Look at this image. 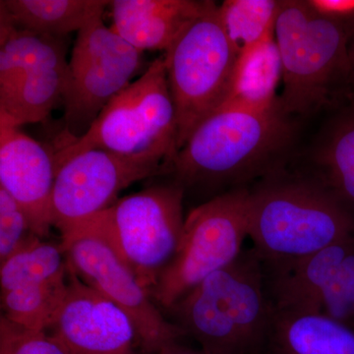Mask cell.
<instances>
[{"instance_id": "1", "label": "cell", "mask_w": 354, "mask_h": 354, "mask_svg": "<svg viewBox=\"0 0 354 354\" xmlns=\"http://www.w3.org/2000/svg\"><path fill=\"white\" fill-rule=\"evenodd\" d=\"M348 205L321 179L266 176L249 190L248 235L265 267L288 264L354 235Z\"/></svg>"}, {"instance_id": "2", "label": "cell", "mask_w": 354, "mask_h": 354, "mask_svg": "<svg viewBox=\"0 0 354 354\" xmlns=\"http://www.w3.org/2000/svg\"><path fill=\"white\" fill-rule=\"evenodd\" d=\"M171 310L208 354H265L276 312L253 248L203 279Z\"/></svg>"}, {"instance_id": "3", "label": "cell", "mask_w": 354, "mask_h": 354, "mask_svg": "<svg viewBox=\"0 0 354 354\" xmlns=\"http://www.w3.org/2000/svg\"><path fill=\"white\" fill-rule=\"evenodd\" d=\"M353 30L313 12L304 0H281L274 38L283 67L279 106L307 115L349 102Z\"/></svg>"}, {"instance_id": "4", "label": "cell", "mask_w": 354, "mask_h": 354, "mask_svg": "<svg viewBox=\"0 0 354 354\" xmlns=\"http://www.w3.org/2000/svg\"><path fill=\"white\" fill-rule=\"evenodd\" d=\"M288 116L269 111L223 106L203 120L177 153L172 167L176 183H241L268 165L290 138Z\"/></svg>"}, {"instance_id": "5", "label": "cell", "mask_w": 354, "mask_h": 354, "mask_svg": "<svg viewBox=\"0 0 354 354\" xmlns=\"http://www.w3.org/2000/svg\"><path fill=\"white\" fill-rule=\"evenodd\" d=\"M183 196V186L176 183L120 198L62 235L60 245L80 236L102 239L151 293L180 243L185 223Z\"/></svg>"}, {"instance_id": "6", "label": "cell", "mask_w": 354, "mask_h": 354, "mask_svg": "<svg viewBox=\"0 0 354 354\" xmlns=\"http://www.w3.org/2000/svg\"><path fill=\"white\" fill-rule=\"evenodd\" d=\"M177 140L176 109L162 55L106 104L83 136L53 153V160L57 169L78 153L104 150L123 156H158L174 167Z\"/></svg>"}, {"instance_id": "7", "label": "cell", "mask_w": 354, "mask_h": 354, "mask_svg": "<svg viewBox=\"0 0 354 354\" xmlns=\"http://www.w3.org/2000/svg\"><path fill=\"white\" fill-rule=\"evenodd\" d=\"M164 55L179 151L198 125L223 106L239 57L221 23L218 4L212 1Z\"/></svg>"}, {"instance_id": "8", "label": "cell", "mask_w": 354, "mask_h": 354, "mask_svg": "<svg viewBox=\"0 0 354 354\" xmlns=\"http://www.w3.org/2000/svg\"><path fill=\"white\" fill-rule=\"evenodd\" d=\"M248 199V188L236 187L188 214L178 248L151 291L156 304L171 309L203 279L241 255L249 236Z\"/></svg>"}, {"instance_id": "9", "label": "cell", "mask_w": 354, "mask_h": 354, "mask_svg": "<svg viewBox=\"0 0 354 354\" xmlns=\"http://www.w3.org/2000/svg\"><path fill=\"white\" fill-rule=\"evenodd\" d=\"M142 51L108 27L102 16L77 32L67 64L62 104L64 144L80 138L142 64Z\"/></svg>"}, {"instance_id": "10", "label": "cell", "mask_w": 354, "mask_h": 354, "mask_svg": "<svg viewBox=\"0 0 354 354\" xmlns=\"http://www.w3.org/2000/svg\"><path fill=\"white\" fill-rule=\"evenodd\" d=\"M158 156H123L104 150L78 153L55 169L51 221L64 235L78 223L113 206L137 181L171 172Z\"/></svg>"}, {"instance_id": "11", "label": "cell", "mask_w": 354, "mask_h": 354, "mask_svg": "<svg viewBox=\"0 0 354 354\" xmlns=\"http://www.w3.org/2000/svg\"><path fill=\"white\" fill-rule=\"evenodd\" d=\"M62 249L77 276L129 317L136 330L140 354L158 353L187 337L183 328L162 316L150 291L141 286L106 242L80 236Z\"/></svg>"}, {"instance_id": "12", "label": "cell", "mask_w": 354, "mask_h": 354, "mask_svg": "<svg viewBox=\"0 0 354 354\" xmlns=\"http://www.w3.org/2000/svg\"><path fill=\"white\" fill-rule=\"evenodd\" d=\"M67 262V261H66ZM67 292L46 334L65 354H138L127 314L86 285L67 263Z\"/></svg>"}, {"instance_id": "13", "label": "cell", "mask_w": 354, "mask_h": 354, "mask_svg": "<svg viewBox=\"0 0 354 354\" xmlns=\"http://www.w3.org/2000/svg\"><path fill=\"white\" fill-rule=\"evenodd\" d=\"M55 180L53 153L19 127L0 121V187L24 209L32 234H50Z\"/></svg>"}, {"instance_id": "14", "label": "cell", "mask_w": 354, "mask_h": 354, "mask_svg": "<svg viewBox=\"0 0 354 354\" xmlns=\"http://www.w3.org/2000/svg\"><path fill=\"white\" fill-rule=\"evenodd\" d=\"M353 246L354 235L288 264L262 265L266 290L274 310L322 314L324 293Z\"/></svg>"}, {"instance_id": "15", "label": "cell", "mask_w": 354, "mask_h": 354, "mask_svg": "<svg viewBox=\"0 0 354 354\" xmlns=\"http://www.w3.org/2000/svg\"><path fill=\"white\" fill-rule=\"evenodd\" d=\"M211 3L197 0H113L109 4L111 27L142 53H165Z\"/></svg>"}, {"instance_id": "16", "label": "cell", "mask_w": 354, "mask_h": 354, "mask_svg": "<svg viewBox=\"0 0 354 354\" xmlns=\"http://www.w3.org/2000/svg\"><path fill=\"white\" fill-rule=\"evenodd\" d=\"M265 354H354V328L324 314L276 311Z\"/></svg>"}, {"instance_id": "17", "label": "cell", "mask_w": 354, "mask_h": 354, "mask_svg": "<svg viewBox=\"0 0 354 354\" xmlns=\"http://www.w3.org/2000/svg\"><path fill=\"white\" fill-rule=\"evenodd\" d=\"M283 79L274 34L237 57L223 106L269 111L279 109L278 88Z\"/></svg>"}, {"instance_id": "18", "label": "cell", "mask_w": 354, "mask_h": 354, "mask_svg": "<svg viewBox=\"0 0 354 354\" xmlns=\"http://www.w3.org/2000/svg\"><path fill=\"white\" fill-rule=\"evenodd\" d=\"M106 0H1L0 15L17 27L65 39L104 16Z\"/></svg>"}, {"instance_id": "19", "label": "cell", "mask_w": 354, "mask_h": 354, "mask_svg": "<svg viewBox=\"0 0 354 354\" xmlns=\"http://www.w3.org/2000/svg\"><path fill=\"white\" fill-rule=\"evenodd\" d=\"M68 60H58L28 74L0 94V121L19 127L41 122L62 104Z\"/></svg>"}, {"instance_id": "20", "label": "cell", "mask_w": 354, "mask_h": 354, "mask_svg": "<svg viewBox=\"0 0 354 354\" xmlns=\"http://www.w3.org/2000/svg\"><path fill=\"white\" fill-rule=\"evenodd\" d=\"M66 50L65 39L28 31L0 15V94L39 67L65 59Z\"/></svg>"}, {"instance_id": "21", "label": "cell", "mask_w": 354, "mask_h": 354, "mask_svg": "<svg viewBox=\"0 0 354 354\" xmlns=\"http://www.w3.org/2000/svg\"><path fill=\"white\" fill-rule=\"evenodd\" d=\"M320 179L342 201L354 207V104L335 118L317 153Z\"/></svg>"}, {"instance_id": "22", "label": "cell", "mask_w": 354, "mask_h": 354, "mask_svg": "<svg viewBox=\"0 0 354 354\" xmlns=\"http://www.w3.org/2000/svg\"><path fill=\"white\" fill-rule=\"evenodd\" d=\"M67 270L36 285L1 293L2 315L19 327L46 332L67 292Z\"/></svg>"}, {"instance_id": "23", "label": "cell", "mask_w": 354, "mask_h": 354, "mask_svg": "<svg viewBox=\"0 0 354 354\" xmlns=\"http://www.w3.org/2000/svg\"><path fill=\"white\" fill-rule=\"evenodd\" d=\"M62 247L43 241L30 234L10 256L0 263L1 293L36 285L55 278L67 270Z\"/></svg>"}, {"instance_id": "24", "label": "cell", "mask_w": 354, "mask_h": 354, "mask_svg": "<svg viewBox=\"0 0 354 354\" xmlns=\"http://www.w3.org/2000/svg\"><path fill=\"white\" fill-rule=\"evenodd\" d=\"M279 0H225L218 13L237 55L274 34Z\"/></svg>"}, {"instance_id": "25", "label": "cell", "mask_w": 354, "mask_h": 354, "mask_svg": "<svg viewBox=\"0 0 354 354\" xmlns=\"http://www.w3.org/2000/svg\"><path fill=\"white\" fill-rule=\"evenodd\" d=\"M0 354H65L46 332L26 330L0 317Z\"/></svg>"}, {"instance_id": "26", "label": "cell", "mask_w": 354, "mask_h": 354, "mask_svg": "<svg viewBox=\"0 0 354 354\" xmlns=\"http://www.w3.org/2000/svg\"><path fill=\"white\" fill-rule=\"evenodd\" d=\"M31 232L24 209L4 188L0 187V263L10 256Z\"/></svg>"}, {"instance_id": "27", "label": "cell", "mask_w": 354, "mask_h": 354, "mask_svg": "<svg viewBox=\"0 0 354 354\" xmlns=\"http://www.w3.org/2000/svg\"><path fill=\"white\" fill-rule=\"evenodd\" d=\"M321 17L351 28L354 32V0H305Z\"/></svg>"}, {"instance_id": "28", "label": "cell", "mask_w": 354, "mask_h": 354, "mask_svg": "<svg viewBox=\"0 0 354 354\" xmlns=\"http://www.w3.org/2000/svg\"><path fill=\"white\" fill-rule=\"evenodd\" d=\"M153 354H208L203 351L202 349L196 351L188 348V346H183L181 342H176V344H169L165 348L160 349L158 353Z\"/></svg>"}, {"instance_id": "29", "label": "cell", "mask_w": 354, "mask_h": 354, "mask_svg": "<svg viewBox=\"0 0 354 354\" xmlns=\"http://www.w3.org/2000/svg\"><path fill=\"white\" fill-rule=\"evenodd\" d=\"M349 60H351V84H349V102L354 104V32L349 41Z\"/></svg>"}]
</instances>
